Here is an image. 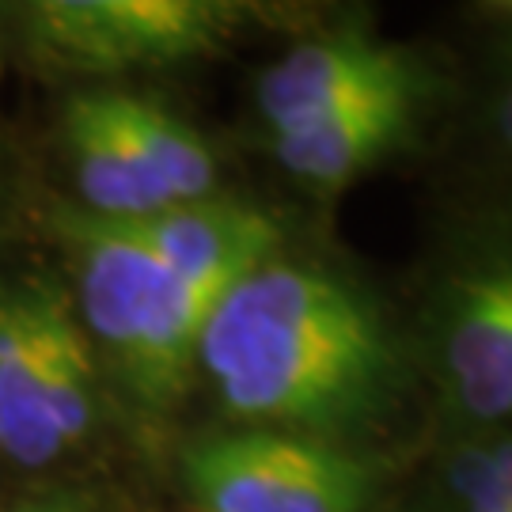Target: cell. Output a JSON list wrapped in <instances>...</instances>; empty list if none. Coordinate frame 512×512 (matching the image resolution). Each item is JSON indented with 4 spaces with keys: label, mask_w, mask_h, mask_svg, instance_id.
I'll use <instances>...</instances> for the list:
<instances>
[{
    "label": "cell",
    "mask_w": 512,
    "mask_h": 512,
    "mask_svg": "<svg viewBox=\"0 0 512 512\" xmlns=\"http://www.w3.org/2000/svg\"><path fill=\"white\" fill-rule=\"evenodd\" d=\"M198 380L224 425L277 429L414 459L429 414L399 300L289 243L220 296Z\"/></svg>",
    "instance_id": "cell-1"
},
{
    "label": "cell",
    "mask_w": 512,
    "mask_h": 512,
    "mask_svg": "<svg viewBox=\"0 0 512 512\" xmlns=\"http://www.w3.org/2000/svg\"><path fill=\"white\" fill-rule=\"evenodd\" d=\"M399 308L425 391V444L512 433L509 209L444 194Z\"/></svg>",
    "instance_id": "cell-2"
},
{
    "label": "cell",
    "mask_w": 512,
    "mask_h": 512,
    "mask_svg": "<svg viewBox=\"0 0 512 512\" xmlns=\"http://www.w3.org/2000/svg\"><path fill=\"white\" fill-rule=\"evenodd\" d=\"M57 232L73 255L76 315L110 372L145 414H171L198 380V346L217 304L84 209H61Z\"/></svg>",
    "instance_id": "cell-3"
},
{
    "label": "cell",
    "mask_w": 512,
    "mask_h": 512,
    "mask_svg": "<svg viewBox=\"0 0 512 512\" xmlns=\"http://www.w3.org/2000/svg\"><path fill=\"white\" fill-rule=\"evenodd\" d=\"M403 456L251 425L190 437L179 475L198 512H384Z\"/></svg>",
    "instance_id": "cell-4"
},
{
    "label": "cell",
    "mask_w": 512,
    "mask_h": 512,
    "mask_svg": "<svg viewBox=\"0 0 512 512\" xmlns=\"http://www.w3.org/2000/svg\"><path fill=\"white\" fill-rule=\"evenodd\" d=\"M247 23L228 0H38L27 8V46L80 73L164 69L220 50Z\"/></svg>",
    "instance_id": "cell-5"
},
{
    "label": "cell",
    "mask_w": 512,
    "mask_h": 512,
    "mask_svg": "<svg viewBox=\"0 0 512 512\" xmlns=\"http://www.w3.org/2000/svg\"><path fill=\"white\" fill-rule=\"evenodd\" d=\"M452 69L429 50L380 35L365 19L334 23L293 42L255 80V114L266 137L327 122L376 95L440 80Z\"/></svg>",
    "instance_id": "cell-6"
},
{
    "label": "cell",
    "mask_w": 512,
    "mask_h": 512,
    "mask_svg": "<svg viewBox=\"0 0 512 512\" xmlns=\"http://www.w3.org/2000/svg\"><path fill=\"white\" fill-rule=\"evenodd\" d=\"M452 103V73L403 92L376 95L327 122L266 137L277 167L311 194H342L368 171L429 141Z\"/></svg>",
    "instance_id": "cell-7"
},
{
    "label": "cell",
    "mask_w": 512,
    "mask_h": 512,
    "mask_svg": "<svg viewBox=\"0 0 512 512\" xmlns=\"http://www.w3.org/2000/svg\"><path fill=\"white\" fill-rule=\"evenodd\" d=\"M133 243H141L148 255L202 296L220 304L243 274H251L258 262L277 255L289 236L285 220L274 209L232 194H217L205 202L171 205L164 213L137 220H107Z\"/></svg>",
    "instance_id": "cell-8"
},
{
    "label": "cell",
    "mask_w": 512,
    "mask_h": 512,
    "mask_svg": "<svg viewBox=\"0 0 512 512\" xmlns=\"http://www.w3.org/2000/svg\"><path fill=\"white\" fill-rule=\"evenodd\" d=\"M448 137V194H494L512 186V8L478 19L467 61L452 69V103L440 118Z\"/></svg>",
    "instance_id": "cell-9"
},
{
    "label": "cell",
    "mask_w": 512,
    "mask_h": 512,
    "mask_svg": "<svg viewBox=\"0 0 512 512\" xmlns=\"http://www.w3.org/2000/svg\"><path fill=\"white\" fill-rule=\"evenodd\" d=\"M65 145L73 156V175L84 198V213L99 220H137L171 209L164 190L148 175L137 148L129 145L107 88L80 92L65 103Z\"/></svg>",
    "instance_id": "cell-10"
},
{
    "label": "cell",
    "mask_w": 512,
    "mask_h": 512,
    "mask_svg": "<svg viewBox=\"0 0 512 512\" xmlns=\"http://www.w3.org/2000/svg\"><path fill=\"white\" fill-rule=\"evenodd\" d=\"M391 505L410 512H512V433L429 440L406 463Z\"/></svg>",
    "instance_id": "cell-11"
},
{
    "label": "cell",
    "mask_w": 512,
    "mask_h": 512,
    "mask_svg": "<svg viewBox=\"0 0 512 512\" xmlns=\"http://www.w3.org/2000/svg\"><path fill=\"white\" fill-rule=\"evenodd\" d=\"M35 365L50 425L61 448H73L99 418L95 357L76 308L42 281H35Z\"/></svg>",
    "instance_id": "cell-12"
},
{
    "label": "cell",
    "mask_w": 512,
    "mask_h": 512,
    "mask_svg": "<svg viewBox=\"0 0 512 512\" xmlns=\"http://www.w3.org/2000/svg\"><path fill=\"white\" fill-rule=\"evenodd\" d=\"M0 452L23 467H42L65 452L38 387L35 281L0 293Z\"/></svg>",
    "instance_id": "cell-13"
},
{
    "label": "cell",
    "mask_w": 512,
    "mask_h": 512,
    "mask_svg": "<svg viewBox=\"0 0 512 512\" xmlns=\"http://www.w3.org/2000/svg\"><path fill=\"white\" fill-rule=\"evenodd\" d=\"M107 99L122 133L129 137V145L137 148L141 164L164 190L167 202L190 205L224 194L220 190V160L202 129H194L186 118L167 110L152 95L107 88Z\"/></svg>",
    "instance_id": "cell-14"
},
{
    "label": "cell",
    "mask_w": 512,
    "mask_h": 512,
    "mask_svg": "<svg viewBox=\"0 0 512 512\" xmlns=\"http://www.w3.org/2000/svg\"><path fill=\"white\" fill-rule=\"evenodd\" d=\"M8 512H92L80 497H69V494H54V497H35V501H23L16 509Z\"/></svg>",
    "instance_id": "cell-15"
},
{
    "label": "cell",
    "mask_w": 512,
    "mask_h": 512,
    "mask_svg": "<svg viewBox=\"0 0 512 512\" xmlns=\"http://www.w3.org/2000/svg\"><path fill=\"white\" fill-rule=\"evenodd\" d=\"M448 198H482V202H497L501 209L512 213V186L509 190H494V194H448Z\"/></svg>",
    "instance_id": "cell-16"
},
{
    "label": "cell",
    "mask_w": 512,
    "mask_h": 512,
    "mask_svg": "<svg viewBox=\"0 0 512 512\" xmlns=\"http://www.w3.org/2000/svg\"><path fill=\"white\" fill-rule=\"evenodd\" d=\"M384 512H410V509H399V505H391V501H387V505H384Z\"/></svg>",
    "instance_id": "cell-17"
}]
</instances>
